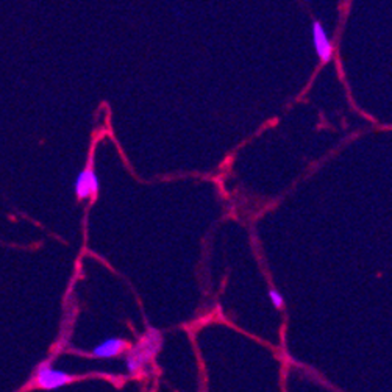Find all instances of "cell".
I'll list each match as a JSON object with an SVG mask.
<instances>
[{"label": "cell", "instance_id": "cell-6", "mask_svg": "<svg viewBox=\"0 0 392 392\" xmlns=\"http://www.w3.org/2000/svg\"><path fill=\"white\" fill-rule=\"evenodd\" d=\"M269 298H271L273 307H275L277 309H282L284 307V298H283L282 294H280V292L271 289L269 291Z\"/></svg>", "mask_w": 392, "mask_h": 392}, {"label": "cell", "instance_id": "cell-1", "mask_svg": "<svg viewBox=\"0 0 392 392\" xmlns=\"http://www.w3.org/2000/svg\"><path fill=\"white\" fill-rule=\"evenodd\" d=\"M161 344H163L161 333L155 328H148V333L142 336L138 344L130 348L126 359L128 372L135 375V373L142 370V367H144L148 361L157 357L158 352L161 350Z\"/></svg>", "mask_w": 392, "mask_h": 392}, {"label": "cell", "instance_id": "cell-3", "mask_svg": "<svg viewBox=\"0 0 392 392\" xmlns=\"http://www.w3.org/2000/svg\"><path fill=\"white\" fill-rule=\"evenodd\" d=\"M99 189H101V185H99V178L96 176L94 167H92V160L88 161V166L86 169L80 173L76 182V194L78 201H86V198H97Z\"/></svg>", "mask_w": 392, "mask_h": 392}, {"label": "cell", "instance_id": "cell-5", "mask_svg": "<svg viewBox=\"0 0 392 392\" xmlns=\"http://www.w3.org/2000/svg\"><path fill=\"white\" fill-rule=\"evenodd\" d=\"M128 342L123 341V339H107L103 341L102 344L96 346L92 348L91 352V357L92 358H114L117 355H121L123 350H127L128 348Z\"/></svg>", "mask_w": 392, "mask_h": 392}, {"label": "cell", "instance_id": "cell-2", "mask_svg": "<svg viewBox=\"0 0 392 392\" xmlns=\"http://www.w3.org/2000/svg\"><path fill=\"white\" fill-rule=\"evenodd\" d=\"M80 377L71 375L65 370H58L52 366L51 361H44L38 366L35 375V386L40 389L46 391H53L58 388H63L66 384H71L72 382H77Z\"/></svg>", "mask_w": 392, "mask_h": 392}, {"label": "cell", "instance_id": "cell-4", "mask_svg": "<svg viewBox=\"0 0 392 392\" xmlns=\"http://www.w3.org/2000/svg\"><path fill=\"white\" fill-rule=\"evenodd\" d=\"M311 32H313V42H314L317 57H319L322 65H325L333 58L332 41H330L325 28H323V26L319 21L313 22V28H311Z\"/></svg>", "mask_w": 392, "mask_h": 392}]
</instances>
